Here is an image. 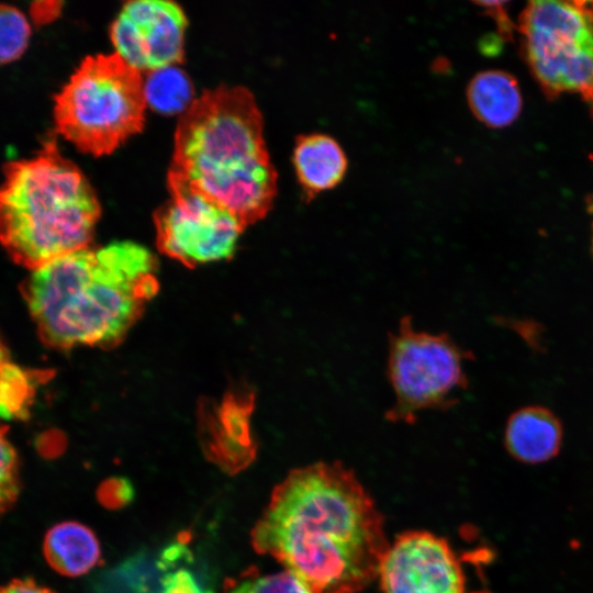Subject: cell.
<instances>
[{"label":"cell","mask_w":593,"mask_h":593,"mask_svg":"<svg viewBox=\"0 0 593 593\" xmlns=\"http://www.w3.org/2000/svg\"><path fill=\"white\" fill-rule=\"evenodd\" d=\"M20 489L18 455L7 437V427L0 424V517L13 506Z\"/></svg>","instance_id":"obj_19"},{"label":"cell","mask_w":593,"mask_h":593,"mask_svg":"<svg viewBox=\"0 0 593 593\" xmlns=\"http://www.w3.org/2000/svg\"><path fill=\"white\" fill-rule=\"evenodd\" d=\"M146 101L142 74L118 54L86 57L54 98L56 132L79 150L111 154L142 131Z\"/></svg>","instance_id":"obj_5"},{"label":"cell","mask_w":593,"mask_h":593,"mask_svg":"<svg viewBox=\"0 0 593 593\" xmlns=\"http://www.w3.org/2000/svg\"><path fill=\"white\" fill-rule=\"evenodd\" d=\"M31 34V24L22 11L0 3V65L19 59L29 46Z\"/></svg>","instance_id":"obj_17"},{"label":"cell","mask_w":593,"mask_h":593,"mask_svg":"<svg viewBox=\"0 0 593 593\" xmlns=\"http://www.w3.org/2000/svg\"><path fill=\"white\" fill-rule=\"evenodd\" d=\"M254 394L231 393L220 405L206 406L201 422L206 454L230 471L246 467L254 458L256 446L250 432Z\"/></svg>","instance_id":"obj_11"},{"label":"cell","mask_w":593,"mask_h":593,"mask_svg":"<svg viewBox=\"0 0 593 593\" xmlns=\"http://www.w3.org/2000/svg\"><path fill=\"white\" fill-rule=\"evenodd\" d=\"M43 552L53 570L71 578L88 573L101 561L96 534L86 525L72 521L61 522L48 529Z\"/></svg>","instance_id":"obj_14"},{"label":"cell","mask_w":593,"mask_h":593,"mask_svg":"<svg viewBox=\"0 0 593 593\" xmlns=\"http://www.w3.org/2000/svg\"><path fill=\"white\" fill-rule=\"evenodd\" d=\"M388 337L387 374L395 394L388 421L412 424L422 410L446 411L459 402L458 392L468 388L463 362L473 358L470 350L447 333L415 331L411 315Z\"/></svg>","instance_id":"obj_6"},{"label":"cell","mask_w":593,"mask_h":593,"mask_svg":"<svg viewBox=\"0 0 593 593\" xmlns=\"http://www.w3.org/2000/svg\"><path fill=\"white\" fill-rule=\"evenodd\" d=\"M478 5L483 7V9L493 16L499 25L500 32L507 36L511 35V22L504 9L505 2L503 1H483L475 2Z\"/></svg>","instance_id":"obj_22"},{"label":"cell","mask_w":593,"mask_h":593,"mask_svg":"<svg viewBox=\"0 0 593 593\" xmlns=\"http://www.w3.org/2000/svg\"><path fill=\"white\" fill-rule=\"evenodd\" d=\"M11 365L12 362L9 358V353L0 339V380L2 379V377L4 376V373L7 372V370L9 369Z\"/></svg>","instance_id":"obj_25"},{"label":"cell","mask_w":593,"mask_h":593,"mask_svg":"<svg viewBox=\"0 0 593 593\" xmlns=\"http://www.w3.org/2000/svg\"><path fill=\"white\" fill-rule=\"evenodd\" d=\"M171 198L154 214L161 253L188 267L230 258L245 226L227 209L168 179Z\"/></svg>","instance_id":"obj_8"},{"label":"cell","mask_w":593,"mask_h":593,"mask_svg":"<svg viewBox=\"0 0 593 593\" xmlns=\"http://www.w3.org/2000/svg\"><path fill=\"white\" fill-rule=\"evenodd\" d=\"M562 435L561 422L551 410L541 405H527L508 417L504 443L514 459L534 465L558 455Z\"/></svg>","instance_id":"obj_12"},{"label":"cell","mask_w":593,"mask_h":593,"mask_svg":"<svg viewBox=\"0 0 593 593\" xmlns=\"http://www.w3.org/2000/svg\"><path fill=\"white\" fill-rule=\"evenodd\" d=\"M160 593H213L203 589L192 572L186 568L171 569L161 577Z\"/></svg>","instance_id":"obj_21"},{"label":"cell","mask_w":593,"mask_h":593,"mask_svg":"<svg viewBox=\"0 0 593 593\" xmlns=\"http://www.w3.org/2000/svg\"><path fill=\"white\" fill-rule=\"evenodd\" d=\"M585 2L532 1L519 18L524 48L549 96L593 93V9Z\"/></svg>","instance_id":"obj_7"},{"label":"cell","mask_w":593,"mask_h":593,"mask_svg":"<svg viewBox=\"0 0 593 593\" xmlns=\"http://www.w3.org/2000/svg\"><path fill=\"white\" fill-rule=\"evenodd\" d=\"M157 261L130 240L86 247L32 270L22 294L43 343L112 348L156 294Z\"/></svg>","instance_id":"obj_2"},{"label":"cell","mask_w":593,"mask_h":593,"mask_svg":"<svg viewBox=\"0 0 593 593\" xmlns=\"http://www.w3.org/2000/svg\"><path fill=\"white\" fill-rule=\"evenodd\" d=\"M188 21L182 9L169 0H134L124 4L110 30L118 54L141 74L183 59Z\"/></svg>","instance_id":"obj_9"},{"label":"cell","mask_w":593,"mask_h":593,"mask_svg":"<svg viewBox=\"0 0 593 593\" xmlns=\"http://www.w3.org/2000/svg\"><path fill=\"white\" fill-rule=\"evenodd\" d=\"M477 593H488V592H477Z\"/></svg>","instance_id":"obj_26"},{"label":"cell","mask_w":593,"mask_h":593,"mask_svg":"<svg viewBox=\"0 0 593 593\" xmlns=\"http://www.w3.org/2000/svg\"><path fill=\"white\" fill-rule=\"evenodd\" d=\"M168 179L217 202L246 227L264 219L277 193V172L264 120L244 87L205 90L181 114Z\"/></svg>","instance_id":"obj_3"},{"label":"cell","mask_w":593,"mask_h":593,"mask_svg":"<svg viewBox=\"0 0 593 593\" xmlns=\"http://www.w3.org/2000/svg\"><path fill=\"white\" fill-rule=\"evenodd\" d=\"M467 99L475 118L494 128L513 123L523 105L516 79L502 70L478 72L469 82Z\"/></svg>","instance_id":"obj_15"},{"label":"cell","mask_w":593,"mask_h":593,"mask_svg":"<svg viewBox=\"0 0 593 593\" xmlns=\"http://www.w3.org/2000/svg\"><path fill=\"white\" fill-rule=\"evenodd\" d=\"M591 99L593 100V93H592V98H591Z\"/></svg>","instance_id":"obj_27"},{"label":"cell","mask_w":593,"mask_h":593,"mask_svg":"<svg viewBox=\"0 0 593 593\" xmlns=\"http://www.w3.org/2000/svg\"><path fill=\"white\" fill-rule=\"evenodd\" d=\"M58 7L47 9L43 7V2H36L31 9L32 18L36 23H44L51 21L57 14Z\"/></svg>","instance_id":"obj_24"},{"label":"cell","mask_w":593,"mask_h":593,"mask_svg":"<svg viewBox=\"0 0 593 593\" xmlns=\"http://www.w3.org/2000/svg\"><path fill=\"white\" fill-rule=\"evenodd\" d=\"M146 105L160 114L183 113L193 102V86L177 66H167L143 78Z\"/></svg>","instance_id":"obj_16"},{"label":"cell","mask_w":593,"mask_h":593,"mask_svg":"<svg viewBox=\"0 0 593 593\" xmlns=\"http://www.w3.org/2000/svg\"><path fill=\"white\" fill-rule=\"evenodd\" d=\"M134 497V488L125 478H110L97 490V499L102 506L118 510L127 505Z\"/></svg>","instance_id":"obj_20"},{"label":"cell","mask_w":593,"mask_h":593,"mask_svg":"<svg viewBox=\"0 0 593 593\" xmlns=\"http://www.w3.org/2000/svg\"><path fill=\"white\" fill-rule=\"evenodd\" d=\"M383 593H465L462 569L445 539L427 532L400 535L381 561Z\"/></svg>","instance_id":"obj_10"},{"label":"cell","mask_w":593,"mask_h":593,"mask_svg":"<svg viewBox=\"0 0 593 593\" xmlns=\"http://www.w3.org/2000/svg\"><path fill=\"white\" fill-rule=\"evenodd\" d=\"M101 208L81 170L47 138L30 158L8 161L0 181V244L30 270L89 247Z\"/></svg>","instance_id":"obj_4"},{"label":"cell","mask_w":593,"mask_h":593,"mask_svg":"<svg viewBox=\"0 0 593 593\" xmlns=\"http://www.w3.org/2000/svg\"><path fill=\"white\" fill-rule=\"evenodd\" d=\"M0 593H55L32 579H14L0 586Z\"/></svg>","instance_id":"obj_23"},{"label":"cell","mask_w":593,"mask_h":593,"mask_svg":"<svg viewBox=\"0 0 593 593\" xmlns=\"http://www.w3.org/2000/svg\"><path fill=\"white\" fill-rule=\"evenodd\" d=\"M293 165L306 202L336 187L345 177L347 157L335 138L322 133L300 135L293 149Z\"/></svg>","instance_id":"obj_13"},{"label":"cell","mask_w":593,"mask_h":593,"mask_svg":"<svg viewBox=\"0 0 593 593\" xmlns=\"http://www.w3.org/2000/svg\"><path fill=\"white\" fill-rule=\"evenodd\" d=\"M251 544L310 593L365 589L389 548L374 501L338 461L292 470L272 491Z\"/></svg>","instance_id":"obj_1"},{"label":"cell","mask_w":593,"mask_h":593,"mask_svg":"<svg viewBox=\"0 0 593 593\" xmlns=\"http://www.w3.org/2000/svg\"><path fill=\"white\" fill-rule=\"evenodd\" d=\"M226 593H310L290 572L259 574L248 571L230 582Z\"/></svg>","instance_id":"obj_18"}]
</instances>
